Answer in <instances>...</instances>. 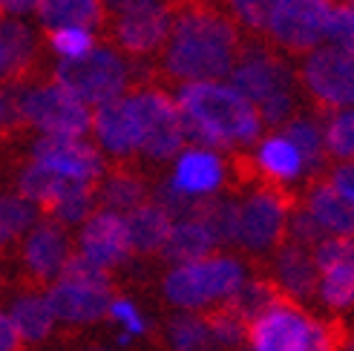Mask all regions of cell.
Instances as JSON below:
<instances>
[{"label": "cell", "instance_id": "49", "mask_svg": "<svg viewBox=\"0 0 354 351\" xmlns=\"http://www.w3.org/2000/svg\"><path fill=\"white\" fill-rule=\"evenodd\" d=\"M104 9H113L118 15H127V12H138V9H147V6H156L162 0H101Z\"/></svg>", "mask_w": 354, "mask_h": 351}, {"label": "cell", "instance_id": "34", "mask_svg": "<svg viewBox=\"0 0 354 351\" xmlns=\"http://www.w3.org/2000/svg\"><path fill=\"white\" fill-rule=\"evenodd\" d=\"M35 216H38V210L26 199L0 193V251L9 248L15 239H21L35 225Z\"/></svg>", "mask_w": 354, "mask_h": 351}, {"label": "cell", "instance_id": "24", "mask_svg": "<svg viewBox=\"0 0 354 351\" xmlns=\"http://www.w3.org/2000/svg\"><path fill=\"white\" fill-rule=\"evenodd\" d=\"M124 225H127L130 248L136 254H156L158 248H162V242H165V236L170 231L173 219L158 205L145 202V205H138L136 210H130V216L124 219Z\"/></svg>", "mask_w": 354, "mask_h": 351}, {"label": "cell", "instance_id": "14", "mask_svg": "<svg viewBox=\"0 0 354 351\" xmlns=\"http://www.w3.org/2000/svg\"><path fill=\"white\" fill-rule=\"evenodd\" d=\"M81 254L101 268L124 265L127 256L133 254L124 216L113 214V210H98V214H93L81 231Z\"/></svg>", "mask_w": 354, "mask_h": 351}, {"label": "cell", "instance_id": "47", "mask_svg": "<svg viewBox=\"0 0 354 351\" xmlns=\"http://www.w3.org/2000/svg\"><path fill=\"white\" fill-rule=\"evenodd\" d=\"M337 196L343 199V202H348L351 205V199H354V179H351V164H340V167H334V173H331V184H328Z\"/></svg>", "mask_w": 354, "mask_h": 351}, {"label": "cell", "instance_id": "6", "mask_svg": "<svg viewBox=\"0 0 354 351\" xmlns=\"http://www.w3.org/2000/svg\"><path fill=\"white\" fill-rule=\"evenodd\" d=\"M21 124L38 127L44 135L81 138L93 124V115L64 86L46 84L35 90H21Z\"/></svg>", "mask_w": 354, "mask_h": 351}, {"label": "cell", "instance_id": "3", "mask_svg": "<svg viewBox=\"0 0 354 351\" xmlns=\"http://www.w3.org/2000/svg\"><path fill=\"white\" fill-rule=\"evenodd\" d=\"M245 279V268L234 256H207L190 265H176L165 276V296L167 303L196 311L205 305H214L234 294L236 285Z\"/></svg>", "mask_w": 354, "mask_h": 351}, {"label": "cell", "instance_id": "7", "mask_svg": "<svg viewBox=\"0 0 354 351\" xmlns=\"http://www.w3.org/2000/svg\"><path fill=\"white\" fill-rule=\"evenodd\" d=\"M227 86L259 107L274 95L294 93V69L268 46H239Z\"/></svg>", "mask_w": 354, "mask_h": 351}, {"label": "cell", "instance_id": "38", "mask_svg": "<svg viewBox=\"0 0 354 351\" xmlns=\"http://www.w3.org/2000/svg\"><path fill=\"white\" fill-rule=\"evenodd\" d=\"M202 320L210 331V337H214L216 348H236L245 340V331H248L245 323H239L225 305L210 308L207 314H202Z\"/></svg>", "mask_w": 354, "mask_h": 351}, {"label": "cell", "instance_id": "20", "mask_svg": "<svg viewBox=\"0 0 354 351\" xmlns=\"http://www.w3.org/2000/svg\"><path fill=\"white\" fill-rule=\"evenodd\" d=\"M288 303L291 300L282 294V288L277 283H268V279H248V283L242 279L236 291L222 300V305L231 311L239 323H245V328L254 320H259L262 314H268L279 305H288Z\"/></svg>", "mask_w": 354, "mask_h": 351}, {"label": "cell", "instance_id": "52", "mask_svg": "<svg viewBox=\"0 0 354 351\" xmlns=\"http://www.w3.org/2000/svg\"><path fill=\"white\" fill-rule=\"evenodd\" d=\"M86 351H107V348H101V345H93V348H86Z\"/></svg>", "mask_w": 354, "mask_h": 351}, {"label": "cell", "instance_id": "30", "mask_svg": "<svg viewBox=\"0 0 354 351\" xmlns=\"http://www.w3.org/2000/svg\"><path fill=\"white\" fill-rule=\"evenodd\" d=\"M257 164L262 167V173H268L274 182H291L303 173L299 153L286 135L265 138L262 147H259V155H257Z\"/></svg>", "mask_w": 354, "mask_h": 351}, {"label": "cell", "instance_id": "32", "mask_svg": "<svg viewBox=\"0 0 354 351\" xmlns=\"http://www.w3.org/2000/svg\"><path fill=\"white\" fill-rule=\"evenodd\" d=\"M167 343H170V351H219L202 320V314H190V311L170 317Z\"/></svg>", "mask_w": 354, "mask_h": 351}, {"label": "cell", "instance_id": "2", "mask_svg": "<svg viewBox=\"0 0 354 351\" xmlns=\"http://www.w3.org/2000/svg\"><path fill=\"white\" fill-rule=\"evenodd\" d=\"M179 115L185 142L202 147H231L254 144L262 133L257 107L245 101L234 86L219 81L182 84L179 90Z\"/></svg>", "mask_w": 354, "mask_h": 351}, {"label": "cell", "instance_id": "25", "mask_svg": "<svg viewBox=\"0 0 354 351\" xmlns=\"http://www.w3.org/2000/svg\"><path fill=\"white\" fill-rule=\"evenodd\" d=\"M236 214L239 205L222 196H196L190 222L202 225L214 245H236Z\"/></svg>", "mask_w": 354, "mask_h": 351}, {"label": "cell", "instance_id": "5", "mask_svg": "<svg viewBox=\"0 0 354 351\" xmlns=\"http://www.w3.org/2000/svg\"><path fill=\"white\" fill-rule=\"evenodd\" d=\"M127 110L136 127V144L145 155L153 162H167L182 153L185 130L176 101L158 90H145L127 95Z\"/></svg>", "mask_w": 354, "mask_h": 351}, {"label": "cell", "instance_id": "18", "mask_svg": "<svg viewBox=\"0 0 354 351\" xmlns=\"http://www.w3.org/2000/svg\"><path fill=\"white\" fill-rule=\"evenodd\" d=\"M222 162L210 150H187L179 155V164L173 170L170 184L185 193V196H214L216 187L222 184Z\"/></svg>", "mask_w": 354, "mask_h": 351}, {"label": "cell", "instance_id": "4", "mask_svg": "<svg viewBox=\"0 0 354 351\" xmlns=\"http://www.w3.org/2000/svg\"><path fill=\"white\" fill-rule=\"evenodd\" d=\"M55 84L64 86L69 95H75L81 104L101 107L124 95L130 84V64L115 49L95 46L81 58L61 61L55 66Z\"/></svg>", "mask_w": 354, "mask_h": 351}, {"label": "cell", "instance_id": "37", "mask_svg": "<svg viewBox=\"0 0 354 351\" xmlns=\"http://www.w3.org/2000/svg\"><path fill=\"white\" fill-rule=\"evenodd\" d=\"M323 144L328 147L331 155L337 159H351V150H354V118L351 110H334L328 115V124L323 130Z\"/></svg>", "mask_w": 354, "mask_h": 351}, {"label": "cell", "instance_id": "19", "mask_svg": "<svg viewBox=\"0 0 354 351\" xmlns=\"http://www.w3.org/2000/svg\"><path fill=\"white\" fill-rule=\"evenodd\" d=\"M35 12H38L46 32L55 29L93 32L107 21V9H104L101 0H38Z\"/></svg>", "mask_w": 354, "mask_h": 351}, {"label": "cell", "instance_id": "16", "mask_svg": "<svg viewBox=\"0 0 354 351\" xmlns=\"http://www.w3.org/2000/svg\"><path fill=\"white\" fill-rule=\"evenodd\" d=\"M69 256V245L64 231L55 222L38 225L26 236L24 245V268L35 283H49L52 276H58L64 259Z\"/></svg>", "mask_w": 354, "mask_h": 351}, {"label": "cell", "instance_id": "9", "mask_svg": "<svg viewBox=\"0 0 354 351\" xmlns=\"http://www.w3.org/2000/svg\"><path fill=\"white\" fill-rule=\"evenodd\" d=\"M351 73H354L351 49L334 46V44L311 49L303 64V81L323 110L326 107H331V110L351 107V98H354Z\"/></svg>", "mask_w": 354, "mask_h": 351}, {"label": "cell", "instance_id": "8", "mask_svg": "<svg viewBox=\"0 0 354 351\" xmlns=\"http://www.w3.org/2000/svg\"><path fill=\"white\" fill-rule=\"evenodd\" d=\"M331 0H277L265 32L288 52H311L323 44Z\"/></svg>", "mask_w": 354, "mask_h": 351}, {"label": "cell", "instance_id": "42", "mask_svg": "<svg viewBox=\"0 0 354 351\" xmlns=\"http://www.w3.org/2000/svg\"><path fill=\"white\" fill-rule=\"evenodd\" d=\"M274 3H277V0H227L231 15L236 17L245 29H251V32H265Z\"/></svg>", "mask_w": 354, "mask_h": 351}, {"label": "cell", "instance_id": "51", "mask_svg": "<svg viewBox=\"0 0 354 351\" xmlns=\"http://www.w3.org/2000/svg\"><path fill=\"white\" fill-rule=\"evenodd\" d=\"M0 121H3V95H0Z\"/></svg>", "mask_w": 354, "mask_h": 351}, {"label": "cell", "instance_id": "40", "mask_svg": "<svg viewBox=\"0 0 354 351\" xmlns=\"http://www.w3.org/2000/svg\"><path fill=\"white\" fill-rule=\"evenodd\" d=\"M311 259L317 271H328L337 265H348L351 262V239L348 236H331V239H320L314 245Z\"/></svg>", "mask_w": 354, "mask_h": 351}, {"label": "cell", "instance_id": "45", "mask_svg": "<svg viewBox=\"0 0 354 351\" xmlns=\"http://www.w3.org/2000/svg\"><path fill=\"white\" fill-rule=\"evenodd\" d=\"M343 325L311 320V340L306 351H343Z\"/></svg>", "mask_w": 354, "mask_h": 351}, {"label": "cell", "instance_id": "13", "mask_svg": "<svg viewBox=\"0 0 354 351\" xmlns=\"http://www.w3.org/2000/svg\"><path fill=\"white\" fill-rule=\"evenodd\" d=\"M254 351H306L311 340V317L294 303L279 305L248 325Z\"/></svg>", "mask_w": 354, "mask_h": 351}, {"label": "cell", "instance_id": "21", "mask_svg": "<svg viewBox=\"0 0 354 351\" xmlns=\"http://www.w3.org/2000/svg\"><path fill=\"white\" fill-rule=\"evenodd\" d=\"M95 127V135L101 147L124 159V155H130L133 150H138L136 144V127H133V118H130V110H127V98H115V101H107L101 104L95 110V118L93 124Z\"/></svg>", "mask_w": 354, "mask_h": 351}, {"label": "cell", "instance_id": "44", "mask_svg": "<svg viewBox=\"0 0 354 351\" xmlns=\"http://www.w3.org/2000/svg\"><path fill=\"white\" fill-rule=\"evenodd\" d=\"M294 107H297V101H294V93H282V95H274L268 101H262L259 104V121L262 124H268V127H282V124H288V121L294 118Z\"/></svg>", "mask_w": 354, "mask_h": 351}, {"label": "cell", "instance_id": "33", "mask_svg": "<svg viewBox=\"0 0 354 351\" xmlns=\"http://www.w3.org/2000/svg\"><path fill=\"white\" fill-rule=\"evenodd\" d=\"M95 184H86V182H69L66 190L61 193V199L55 202V207L49 210L52 219H58L61 225H78L84 219L93 216L95 210Z\"/></svg>", "mask_w": 354, "mask_h": 351}, {"label": "cell", "instance_id": "46", "mask_svg": "<svg viewBox=\"0 0 354 351\" xmlns=\"http://www.w3.org/2000/svg\"><path fill=\"white\" fill-rule=\"evenodd\" d=\"M107 314L115 320V323H121L124 328V334H130V337H141L147 331V323H145V317L136 311V305L130 303V300H110V308H107Z\"/></svg>", "mask_w": 354, "mask_h": 351}, {"label": "cell", "instance_id": "36", "mask_svg": "<svg viewBox=\"0 0 354 351\" xmlns=\"http://www.w3.org/2000/svg\"><path fill=\"white\" fill-rule=\"evenodd\" d=\"M317 285H320V296H323L326 305H331V308H348L351 296H354L351 262H348V265H337V268L323 271V279Z\"/></svg>", "mask_w": 354, "mask_h": 351}, {"label": "cell", "instance_id": "35", "mask_svg": "<svg viewBox=\"0 0 354 351\" xmlns=\"http://www.w3.org/2000/svg\"><path fill=\"white\" fill-rule=\"evenodd\" d=\"M58 283H69V285H84V288H101L110 291L113 276L107 268L95 265L93 259H86L84 254H69L64 259V265L58 271Z\"/></svg>", "mask_w": 354, "mask_h": 351}, {"label": "cell", "instance_id": "48", "mask_svg": "<svg viewBox=\"0 0 354 351\" xmlns=\"http://www.w3.org/2000/svg\"><path fill=\"white\" fill-rule=\"evenodd\" d=\"M21 337H17V331L12 325V320L6 314H0V351H17L21 348Z\"/></svg>", "mask_w": 354, "mask_h": 351}, {"label": "cell", "instance_id": "12", "mask_svg": "<svg viewBox=\"0 0 354 351\" xmlns=\"http://www.w3.org/2000/svg\"><path fill=\"white\" fill-rule=\"evenodd\" d=\"M170 26H173V3H156L138 12L118 15L113 35L127 55L141 58L167 44Z\"/></svg>", "mask_w": 354, "mask_h": 351}, {"label": "cell", "instance_id": "11", "mask_svg": "<svg viewBox=\"0 0 354 351\" xmlns=\"http://www.w3.org/2000/svg\"><path fill=\"white\" fill-rule=\"evenodd\" d=\"M35 162L46 170L64 176L73 182L95 184L104 173V155L98 147L81 142V138H64V135H44L32 147Z\"/></svg>", "mask_w": 354, "mask_h": 351}, {"label": "cell", "instance_id": "27", "mask_svg": "<svg viewBox=\"0 0 354 351\" xmlns=\"http://www.w3.org/2000/svg\"><path fill=\"white\" fill-rule=\"evenodd\" d=\"M308 214L317 219L323 231H331L334 236H351V205L343 202L328 184H314L308 193Z\"/></svg>", "mask_w": 354, "mask_h": 351}, {"label": "cell", "instance_id": "39", "mask_svg": "<svg viewBox=\"0 0 354 351\" xmlns=\"http://www.w3.org/2000/svg\"><path fill=\"white\" fill-rule=\"evenodd\" d=\"M49 44L64 61L81 58L95 49L93 32H86V29H55V32H49Z\"/></svg>", "mask_w": 354, "mask_h": 351}, {"label": "cell", "instance_id": "28", "mask_svg": "<svg viewBox=\"0 0 354 351\" xmlns=\"http://www.w3.org/2000/svg\"><path fill=\"white\" fill-rule=\"evenodd\" d=\"M9 320L17 331V337L26 343H41L52 334V328H55V317H52L46 300L44 296H35V294H26L21 300H15Z\"/></svg>", "mask_w": 354, "mask_h": 351}, {"label": "cell", "instance_id": "43", "mask_svg": "<svg viewBox=\"0 0 354 351\" xmlns=\"http://www.w3.org/2000/svg\"><path fill=\"white\" fill-rule=\"evenodd\" d=\"M288 231H291V242L303 245V248H314L320 239H326V231L320 225H317V219L308 214L306 207H297L288 214Z\"/></svg>", "mask_w": 354, "mask_h": 351}, {"label": "cell", "instance_id": "29", "mask_svg": "<svg viewBox=\"0 0 354 351\" xmlns=\"http://www.w3.org/2000/svg\"><path fill=\"white\" fill-rule=\"evenodd\" d=\"M98 193H101L98 199L107 205L113 214H130V210H136L138 205H145L150 196L147 182L133 170H115Z\"/></svg>", "mask_w": 354, "mask_h": 351}, {"label": "cell", "instance_id": "17", "mask_svg": "<svg viewBox=\"0 0 354 351\" xmlns=\"http://www.w3.org/2000/svg\"><path fill=\"white\" fill-rule=\"evenodd\" d=\"M274 274L277 285L288 300H308L317 288V265L311 259V251L297 242H279L274 254Z\"/></svg>", "mask_w": 354, "mask_h": 351}, {"label": "cell", "instance_id": "41", "mask_svg": "<svg viewBox=\"0 0 354 351\" xmlns=\"http://www.w3.org/2000/svg\"><path fill=\"white\" fill-rule=\"evenodd\" d=\"M351 3H331V12L326 17V29H323V41L351 49V38H354V21H351Z\"/></svg>", "mask_w": 354, "mask_h": 351}, {"label": "cell", "instance_id": "31", "mask_svg": "<svg viewBox=\"0 0 354 351\" xmlns=\"http://www.w3.org/2000/svg\"><path fill=\"white\" fill-rule=\"evenodd\" d=\"M286 138L297 147L306 173H320L326 167V144L323 130L308 118H291L286 124Z\"/></svg>", "mask_w": 354, "mask_h": 351}, {"label": "cell", "instance_id": "10", "mask_svg": "<svg viewBox=\"0 0 354 351\" xmlns=\"http://www.w3.org/2000/svg\"><path fill=\"white\" fill-rule=\"evenodd\" d=\"M288 210L291 199L282 196L279 190H259L254 196H248L236 214V245H242L251 254L274 248L286 234Z\"/></svg>", "mask_w": 354, "mask_h": 351}, {"label": "cell", "instance_id": "26", "mask_svg": "<svg viewBox=\"0 0 354 351\" xmlns=\"http://www.w3.org/2000/svg\"><path fill=\"white\" fill-rule=\"evenodd\" d=\"M73 179H64V176L46 170L44 164L32 162L29 167L21 170V179H17V187H21V199H26L35 210H44L49 216V210L55 207V202L61 199V193L66 190V184Z\"/></svg>", "mask_w": 354, "mask_h": 351}, {"label": "cell", "instance_id": "1", "mask_svg": "<svg viewBox=\"0 0 354 351\" xmlns=\"http://www.w3.org/2000/svg\"><path fill=\"white\" fill-rule=\"evenodd\" d=\"M239 29L210 0H176L162 66L176 81H219L234 69Z\"/></svg>", "mask_w": 354, "mask_h": 351}, {"label": "cell", "instance_id": "23", "mask_svg": "<svg viewBox=\"0 0 354 351\" xmlns=\"http://www.w3.org/2000/svg\"><path fill=\"white\" fill-rule=\"evenodd\" d=\"M214 248L216 245L202 225L179 222V225H170V231L162 242V248H158V254H162L165 262H170V265L176 268V265H190V262L207 259L210 254H214Z\"/></svg>", "mask_w": 354, "mask_h": 351}, {"label": "cell", "instance_id": "22", "mask_svg": "<svg viewBox=\"0 0 354 351\" xmlns=\"http://www.w3.org/2000/svg\"><path fill=\"white\" fill-rule=\"evenodd\" d=\"M35 61V32L15 17H0V81H21Z\"/></svg>", "mask_w": 354, "mask_h": 351}, {"label": "cell", "instance_id": "15", "mask_svg": "<svg viewBox=\"0 0 354 351\" xmlns=\"http://www.w3.org/2000/svg\"><path fill=\"white\" fill-rule=\"evenodd\" d=\"M52 317L64 323H95L101 320L110 308V291L101 288H84V285H69V283H55L44 296Z\"/></svg>", "mask_w": 354, "mask_h": 351}, {"label": "cell", "instance_id": "50", "mask_svg": "<svg viewBox=\"0 0 354 351\" xmlns=\"http://www.w3.org/2000/svg\"><path fill=\"white\" fill-rule=\"evenodd\" d=\"M35 6H38V0H0V17L3 15H12V17L29 15V12H35Z\"/></svg>", "mask_w": 354, "mask_h": 351}]
</instances>
